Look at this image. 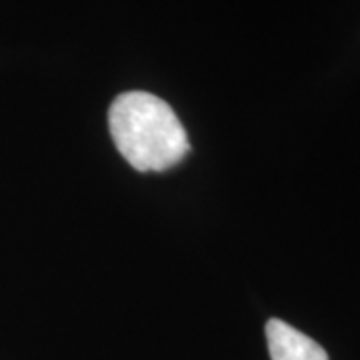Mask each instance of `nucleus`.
<instances>
[{
	"label": "nucleus",
	"mask_w": 360,
	"mask_h": 360,
	"mask_svg": "<svg viewBox=\"0 0 360 360\" xmlns=\"http://www.w3.org/2000/svg\"><path fill=\"white\" fill-rule=\"evenodd\" d=\"M266 342L272 360H328L319 342L281 319L266 322Z\"/></svg>",
	"instance_id": "f03ea898"
},
{
	"label": "nucleus",
	"mask_w": 360,
	"mask_h": 360,
	"mask_svg": "<svg viewBox=\"0 0 360 360\" xmlns=\"http://www.w3.org/2000/svg\"><path fill=\"white\" fill-rule=\"evenodd\" d=\"M108 129L118 153L139 172L176 167L191 150L176 112L150 92L132 90L116 96L108 108Z\"/></svg>",
	"instance_id": "f257e3e1"
}]
</instances>
